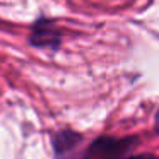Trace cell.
Wrapping results in <instances>:
<instances>
[{"instance_id": "7a4b0ae2", "label": "cell", "mask_w": 159, "mask_h": 159, "mask_svg": "<svg viewBox=\"0 0 159 159\" xmlns=\"http://www.w3.org/2000/svg\"><path fill=\"white\" fill-rule=\"evenodd\" d=\"M28 43L36 50H52V52H57L63 43L62 29H60L58 22L52 17H46V16L38 17L31 24Z\"/></svg>"}, {"instance_id": "6da1fadb", "label": "cell", "mask_w": 159, "mask_h": 159, "mask_svg": "<svg viewBox=\"0 0 159 159\" xmlns=\"http://www.w3.org/2000/svg\"><path fill=\"white\" fill-rule=\"evenodd\" d=\"M139 142V135H98L75 159H159V156L151 152L134 154Z\"/></svg>"}, {"instance_id": "277c9868", "label": "cell", "mask_w": 159, "mask_h": 159, "mask_svg": "<svg viewBox=\"0 0 159 159\" xmlns=\"http://www.w3.org/2000/svg\"><path fill=\"white\" fill-rule=\"evenodd\" d=\"M152 128H154V132L159 135V110L156 111V115H154V123H152Z\"/></svg>"}, {"instance_id": "3957f363", "label": "cell", "mask_w": 159, "mask_h": 159, "mask_svg": "<svg viewBox=\"0 0 159 159\" xmlns=\"http://www.w3.org/2000/svg\"><path fill=\"white\" fill-rule=\"evenodd\" d=\"M84 140V135L72 128H62L50 134V144H52L55 159H63L77 149V145Z\"/></svg>"}]
</instances>
